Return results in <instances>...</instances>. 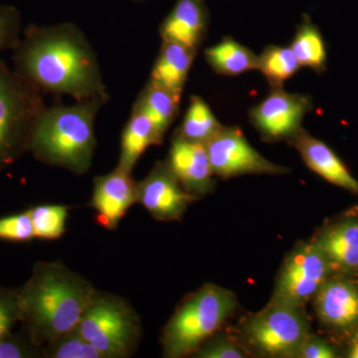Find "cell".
Listing matches in <instances>:
<instances>
[{
  "label": "cell",
  "instance_id": "obj_1",
  "mask_svg": "<svg viewBox=\"0 0 358 358\" xmlns=\"http://www.w3.org/2000/svg\"><path fill=\"white\" fill-rule=\"evenodd\" d=\"M14 70L40 91L78 102L109 98L95 51L73 23L29 26L14 49Z\"/></svg>",
  "mask_w": 358,
  "mask_h": 358
},
{
  "label": "cell",
  "instance_id": "obj_2",
  "mask_svg": "<svg viewBox=\"0 0 358 358\" xmlns=\"http://www.w3.org/2000/svg\"><path fill=\"white\" fill-rule=\"evenodd\" d=\"M96 292L57 263L40 264L16 294L20 320L36 343H51L76 329Z\"/></svg>",
  "mask_w": 358,
  "mask_h": 358
},
{
  "label": "cell",
  "instance_id": "obj_3",
  "mask_svg": "<svg viewBox=\"0 0 358 358\" xmlns=\"http://www.w3.org/2000/svg\"><path fill=\"white\" fill-rule=\"evenodd\" d=\"M108 99L45 108L33 129L29 150L45 164L76 174L88 173L96 148L95 117Z\"/></svg>",
  "mask_w": 358,
  "mask_h": 358
},
{
  "label": "cell",
  "instance_id": "obj_4",
  "mask_svg": "<svg viewBox=\"0 0 358 358\" xmlns=\"http://www.w3.org/2000/svg\"><path fill=\"white\" fill-rule=\"evenodd\" d=\"M236 307V299L228 289L205 285L178 308L162 336L164 355L182 357L199 350Z\"/></svg>",
  "mask_w": 358,
  "mask_h": 358
},
{
  "label": "cell",
  "instance_id": "obj_5",
  "mask_svg": "<svg viewBox=\"0 0 358 358\" xmlns=\"http://www.w3.org/2000/svg\"><path fill=\"white\" fill-rule=\"evenodd\" d=\"M45 108L41 91L0 61V166L29 148L33 129Z\"/></svg>",
  "mask_w": 358,
  "mask_h": 358
},
{
  "label": "cell",
  "instance_id": "obj_6",
  "mask_svg": "<svg viewBox=\"0 0 358 358\" xmlns=\"http://www.w3.org/2000/svg\"><path fill=\"white\" fill-rule=\"evenodd\" d=\"M78 331L103 358L128 357L140 338V324L133 308L112 296L96 293Z\"/></svg>",
  "mask_w": 358,
  "mask_h": 358
},
{
  "label": "cell",
  "instance_id": "obj_7",
  "mask_svg": "<svg viewBox=\"0 0 358 358\" xmlns=\"http://www.w3.org/2000/svg\"><path fill=\"white\" fill-rule=\"evenodd\" d=\"M245 334L250 345L272 357H296L310 334L303 308L271 300L248 320Z\"/></svg>",
  "mask_w": 358,
  "mask_h": 358
},
{
  "label": "cell",
  "instance_id": "obj_8",
  "mask_svg": "<svg viewBox=\"0 0 358 358\" xmlns=\"http://www.w3.org/2000/svg\"><path fill=\"white\" fill-rule=\"evenodd\" d=\"M331 270L315 242L298 245L280 271L272 301L303 308L329 280Z\"/></svg>",
  "mask_w": 358,
  "mask_h": 358
},
{
  "label": "cell",
  "instance_id": "obj_9",
  "mask_svg": "<svg viewBox=\"0 0 358 358\" xmlns=\"http://www.w3.org/2000/svg\"><path fill=\"white\" fill-rule=\"evenodd\" d=\"M213 173L222 178L244 174H282L288 169L259 154L239 128L225 127L205 143Z\"/></svg>",
  "mask_w": 358,
  "mask_h": 358
},
{
  "label": "cell",
  "instance_id": "obj_10",
  "mask_svg": "<svg viewBox=\"0 0 358 358\" xmlns=\"http://www.w3.org/2000/svg\"><path fill=\"white\" fill-rule=\"evenodd\" d=\"M313 109L312 98L272 88L265 99L250 110V120L264 140H293L303 128V117Z\"/></svg>",
  "mask_w": 358,
  "mask_h": 358
},
{
  "label": "cell",
  "instance_id": "obj_11",
  "mask_svg": "<svg viewBox=\"0 0 358 358\" xmlns=\"http://www.w3.org/2000/svg\"><path fill=\"white\" fill-rule=\"evenodd\" d=\"M197 199L186 192L167 162H157L147 178L138 183V203L157 220H178Z\"/></svg>",
  "mask_w": 358,
  "mask_h": 358
},
{
  "label": "cell",
  "instance_id": "obj_12",
  "mask_svg": "<svg viewBox=\"0 0 358 358\" xmlns=\"http://www.w3.org/2000/svg\"><path fill=\"white\" fill-rule=\"evenodd\" d=\"M134 203H138V183L131 173L117 166L94 180L92 206L96 221L106 229H115Z\"/></svg>",
  "mask_w": 358,
  "mask_h": 358
},
{
  "label": "cell",
  "instance_id": "obj_13",
  "mask_svg": "<svg viewBox=\"0 0 358 358\" xmlns=\"http://www.w3.org/2000/svg\"><path fill=\"white\" fill-rule=\"evenodd\" d=\"M166 162L186 192L199 197L213 190L215 174L204 143L174 136Z\"/></svg>",
  "mask_w": 358,
  "mask_h": 358
},
{
  "label": "cell",
  "instance_id": "obj_14",
  "mask_svg": "<svg viewBox=\"0 0 358 358\" xmlns=\"http://www.w3.org/2000/svg\"><path fill=\"white\" fill-rule=\"evenodd\" d=\"M208 24L209 10L205 0H176L159 26V34L162 41L197 52L203 43Z\"/></svg>",
  "mask_w": 358,
  "mask_h": 358
},
{
  "label": "cell",
  "instance_id": "obj_15",
  "mask_svg": "<svg viewBox=\"0 0 358 358\" xmlns=\"http://www.w3.org/2000/svg\"><path fill=\"white\" fill-rule=\"evenodd\" d=\"M315 308L322 324L336 329L358 324V288L345 280H327L315 296Z\"/></svg>",
  "mask_w": 358,
  "mask_h": 358
},
{
  "label": "cell",
  "instance_id": "obj_16",
  "mask_svg": "<svg viewBox=\"0 0 358 358\" xmlns=\"http://www.w3.org/2000/svg\"><path fill=\"white\" fill-rule=\"evenodd\" d=\"M289 141L300 152L308 169L334 185L358 193L357 179L353 178L345 164L329 145L313 138L303 129Z\"/></svg>",
  "mask_w": 358,
  "mask_h": 358
},
{
  "label": "cell",
  "instance_id": "obj_17",
  "mask_svg": "<svg viewBox=\"0 0 358 358\" xmlns=\"http://www.w3.org/2000/svg\"><path fill=\"white\" fill-rule=\"evenodd\" d=\"M196 54L182 45L162 41L150 82L181 96Z\"/></svg>",
  "mask_w": 358,
  "mask_h": 358
},
{
  "label": "cell",
  "instance_id": "obj_18",
  "mask_svg": "<svg viewBox=\"0 0 358 358\" xmlns=\"http://www.w3.org/2000/svg\"><path fill=\"white\" fill-rule=\"evenodd\" d=\"M315 244L331 268L358 270V221L346 220L329 226L320 233Z\"/></svg>",
  "mask_w": 358,
  "mask_h": 358
},
{
  "label": "cell",
  "instance_id": "obj_19",
  "mask_svg": "<svg viewBox=\"0 0 358 358\" xmlns=\"http://www.w3.org/2000/svg\"><path fill=\"white\" fill-rule=\"evenodd\" d=\"M164 136L143 110L134 107L122 136L121 155L117 167L131 173L141 155L152 145L162 143Z\"/></svg>",
  "mask_w": 358,
  "mask_h": 358
},
{
  "label": "cell",
  "instance_id": "obj_20",
  "mask_svg": "<svg viewBox=\"0 0 358 358\" xmlns=\"http://www.w3.org/2000/svg\"><path fill=\"white\" fill-rule=\"evenodd\" d=\"M205 58L212 69L225 76H238L248 71L258 70V55L231 37H225L218 44L206 49Z\"/></svg>",
  "mask_w": 358,
  "mask_h": 358
},
{
  "label": "cell",
  "instance_id": "obj_21",
  "mask_svg": "<svg viewBox=\"0 0 358 358\" xmlns=\"http://www.w3.org/2000/svg\"><path fill=\"white\" fill-rule=\"evenodd\" d=\"M180 96L148 82L141 91L134 107L143 110L154 122L162 136L169 129L178 114Z\"/></svg>",
  "mask_w": 358,
  "mask_h": 358
},
{
  "label": "cell",
  "instance_id": "obj_22",
  "mask_svg": "<svg viewBox=\"0 0 358 358\" xmlns=\"http://www.w3.org/2000/svg\"><path fill=\"white\" fill-rule=\"evenodd\" d=\"M289 48L293 51L301 67L310 68L317 73L326 70V44L319 28L313 24L310 16L303 15V20L296 27Z\"/></svg>",
  "mask_w": 358,
  "mask_h": 358
},
{
  "label": "cell",
  "instance_id": "obj_23",
  "mask_svg": "<svg viewBox=\"0 0 358 358\" xmlns=\"http://www.w3.org/2000/svg\"><path fill=\"white\" fill-rule=\"evenodd\" d=\"M222 128L208 103L201 96H192L185 119L176 136L205 145Z\"/></svg>",
  "mask_w": 358,
  "mask_h": 358
},
{
  "label": "cell",
  "instance_id": "obj_24",
  "mask_svg": "<svg viewBox=\"0 0 358 358\" xmlns=\"http://www.w3.org/2000/svg\"><path fill=\"white\" fill-rule=\"evenodd\" d=\"M258 57V70L262 72L272 88L282 87L285 82L301 69L300 63L289 47L268 45Z\"/></svg>",
  "mask_w": 358,
  "mask_h": 358
},
{
  "label": "cell",
  "instance_id": "obj_25",
  "mask_svg": "<svg viewBox=\"0 0 358 358\" xmlns=\"http://www.w3.org/2000/svg\"><path fill=\"white\" fill-rule=\"evenodd\" d=\"M28 212L34 238L56 240L64 234L68 217V208L64 205H39Z\"/></svg>",
  "mask_w": 358,
  "mask_h": 358
},
{
  "label": "cell",
  "instance_id": "obj_26",
  "mask_svg": "<svg viewBox=\"0 0 358 358\" xmlns=\"http://www.w3.org/2000/svg\"><path fill=\"white\" fill-rule=\"evenodd\" d=\"M48 346L50 357L103 358L95 346L92 345L77 329L52 341Z\"/></svg>",
  "mask_w": 358,
  "mask_h": 358
},
{
  "label": "cell",
  "instance_id": "obj_27",
  "mask_svg": "<svg viewBox=\"0 0 358 358\" xmlns=\"http://www.w3.org/2000/svg\"><path fill=\"white\" fill-rule=\"evenodd\" d=\"M21 15L18 9L0 3V53L14 50L20 41Z\"/></svg>",
  "mask_w": 358,
  "mask_h": 358
},
{
  "label": "cell",
  "instance_id": "obj_28",
  "mask_svg": "<svg viewBox=\"0 0 358 358\" xmlns=\"http://www.w3.org/2000/svg\"><path fill=\"white\" fill-rule=\"evenodd\" d=\"M34 238L29 212L0 218V239L13 242L30 241Z\"/></svg>",
  "mask_w": 358,
  "mask_h": 358
},
{
  "label": "cell",
  "instance_id": "obj_29",
  "mask_svg": "<svg viewBox=\"0 0 358 358\" xmlns=\"http://www.w3.org/2000/svg\"><path fill=\"white\" fill-rule=\"evenodd\" d=\"M20 320V308L15 296L0 292V341L8 336L16 320Z\"/></svg>",
  "mask_w": 358,
  "mask_h": 358
},
{
  "label": "cell",
  "instance_id": "obj_30",
  "mask_svg": "<svg viewBox=\"0 0 358 358\" xmlns=\"http://www.w3.org/2000/svg\"><path fill=\"white\" fill-rule=\"evenodd\" d=\"M197 357L203 358H242L246 357L243 348L228 339H217L197 350Z\"/></svg>",
  "mask_w": 358,
  "mask_h": 358
},
{
  "label": "cell",
  "instance_id": "obj_31",
  "mask_svg": "<svg viewBox=\"0 0 358 358\" xmlns=\"http://www.w3.org/2000/svg\"><path fill=\"white\" fill-rule=\"evenodd\" d=\"M336 357V352L327 341L310 334L301 345L296 357L334 358Z\"/></svg>",
  "mask_w": 358,
  "mask_h": 358
},
{
  "label": "cell",
  "instance_id": "obj_32",
  "mask_svg": "<svg viewBox=\"0 0 358 358\" xmlns=\"http://www.w3.org/2000/svg\"><path fill=\"white\" fill-rule=\"evenodd\" d=\"M26 355L24 346L16 341L6 338L0 341V358H18Z\"/></svg>",
  "mask_w": 358,
  "mask_h": 358
},
{
  "label": "cell",
  "instance_id": "obj_33",
  "mask_svg": "<svg viewBox=\"0 0 358 358\" xmlns=\"http://www.w3.org/2000/svg\"><path fill=\"white\" fill-rule=\"evenodd\" d=\"M350 357L352 358H358V341H352V350H350Z\"/></svg>",
  "mask_w": 358,
  "mask_h": 358
},
{
  "label": "cell",
  "instance_id": "obj_34",
  "mask_svg": "<svg viewBox=\"0 0 358 358\" xmlns=\"http://www.w3.org/2000/svg\"><path fill=\"white\" fill-rule=\"evenodd\" d=\"M355 341H358V331H357V334H355V338H353Z\"/></svg>",
  "mask_w": 358,
  "mask_h": 358
},
{
  "label": "cell",
  "instance_id": "obj_35",
  "mask_svg": "<svg viewBox=\"0 0 358 358\" xmlns=\"http://www.w3.org/2000/svg\"><path fill=\"white\" fill-rule=\"evenodd\" d=\"M134 2L147 1V0H133Z\"/></svg>",
  "mask_w": 358,
  "mask_h": 358
}]
</instances>
